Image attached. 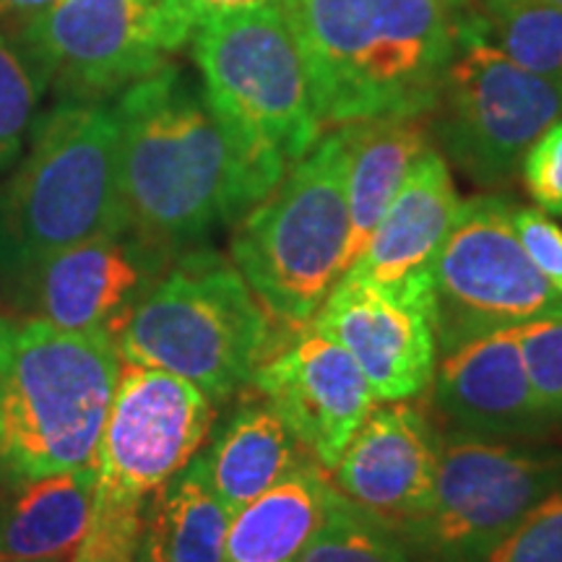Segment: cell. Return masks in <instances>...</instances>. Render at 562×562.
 I'll use <instances>...</instances> for the list:
<instances>
[{
	"mask_svg": "<svg viewBox=\"0 0 562 562\" xmlns=\"http://www.w3.org/2000/svg\"><path fill=\"white\" fill-rule=\"evenodd\" d=\"M170 263L172 256L131 232L97 237L42 261L3 300L19 318L115 341L133 305Z\"/></svg>",
	"mask_w": 562,
	"mask_h": 562,
	"instance_id": "cell-14",
	"label": "cell"
},
{
	"mask_svg": "<svg viewBox=\"0 0 562 562\" xmlns=\"http://www.w3.org/2000/svg\"><path fill=\"white\" fill-rule=\"evenodd\" d=\"M432 385L438 409L463 432L521 435L547 422L526 375L518 328L480 336L440 355Z\"/></svg>",
	"mask_w": 562,
	"mask_h": 562,
	"instance_id": "cell-17",
	"label": "cell"
},
{
	"mask_svg": "<svg viewBox=\"0 0 562 562\" xmlns=\"http://www.w3.org/2000/svg\"><path fill=\"white\" fill-rule=\"evenodd\" d=\"M472 562H562V487L537 503Z\"/></svg>",
	"mask_w": 562,
	"mask_h": 562,
	"instance_id": "cell-28",
	"label": "cell"
},
{
	"mask_svg": "<svg viewBox=\"0 0 562 562\" xmlns=\"http://www.w3.org/2000/svg\"><path fill=\"white\" fill-rule=\"evenodd\" d=\"M144 510L146 503L94 490L89 526L68 562H136Z\"/></svg>",
	"mask_w": 562,
	"mask_h": 562,
	"instance_id": "cell-27",
	"label": "cell"
},
{
	"mask_svg": "<svg viewBox=\"0 0 562 562\" xmlns=\"http://www.w3.org/2000/svg\"><path fill=\"white\" fill-rule=\"evenodd\" d=\"M562 487V456L456 432L440 440L432 505L406 544L438 562H472Z\"/></svg>",
	"mask_w": 562,
	"mask_h": 562,
	"instance_id": "cell-10",
	"label": "cell"
},
{
	"mask_svg": "<svg viewBox=\"0 0 562 562\" xmlns=\"http://www.w3.org/2000/svg\"><path fill=\"white\" fill-rule=\"evenodd\" d=\"M42 91L58 102H104L165 66L149 0H60L11 34Z\"/></svg>",
	"mask_w": 562,
	"mask_h": 562,
	"instance_id": "cell-11",
	"label": "cell"
},
{
	"mask_svg": "<svg viewBox=\"0 0 562 562\" xmlns=\"http://www.w3.org/2000/svg\"><path fill=\"white\" fill-rule=\"evenodd\" d=\"M191 42L203 97L235 151L252 209L323 131L297 37L284 5L266 3L214 13Z\"/></svg>",
	"mask_w": 562,
	"mask_h": 562,
	"instance_id": "cell-3",
	"label": "cell"
},
{
	"mask_svg": "<svg viewBox=\"0 0 562 562\" xmlns=\"http://www.w3.org/2000/svg\"><path fill=\"white\" fill-rule=\"evenodd\" d=\"M214 417L199 385L123 362L97 448V490L146 503L201 453Z\"/></svg>",
	"mask_w": 562,
	"mask_h": 562,
	"instance_id": "cell-12",
	"label": "cell"
},
{
	"mask_svg": "<svg viewBox=\"0 0 562 562\" xmlns=\"http://www.w3.org/2000/svg\"><path fill=\"white\" fill-rule=\"evenodd\" d=\"M446 3L451 5V9L461 11V13H469V11L480 9V0H446Z\"/></svg>",
	"mask_w": 562,
	"mask_h": 562,
	"instance_id": "cell-35",
	"label": "cell"
},
{
	"mask_svg": "<svg viewBox=\"0 0 562 562\" xmlns=\"http://www.w3.org/2000/svg\"><path fill=\"white\" fill-rule=\"evenodd\" d=\"M513 206L503 195L463 201L435 256L430 279L440 355L503 328L562 318V294L524 252Z\"/></svg>",
	"mask_w": 562,
	"mask_h": 562,
	"instance_id": "cell-9",
	"label": "cell"
},
{
	"mask_svg": "<svg viewBox=\"0 0 562 562\" xmlns=\"http://www.w3.org/2000/svg\"><path fill=\"white\" fill-rule=\"evenodd\" d=\"M229 518L199 453L146 501L144 533L165 562H224Z\"/></svg>",
	"mask_w": 562,
	"mask_h": 562,
	"instance_id": "cell-23",
	"label": "cell"
},
{
	"mask_svg": "<svg viewBox=\"0 0 562 562\" xmlns=\"http://www.w3.org/2000/svg\"><path fill=\"white\" fill-rule=\"evenodd\" d=\"M149 3H154V0H149Z\"/></svg>",
	"mask_w": 562,
	"mask_h": 562,
	"instance_id": "cell-37",
	"label": "cell"
},
{
	"mask_svg": "<svg viewBox=\"0 0 562 562\" xmlns=\"http://www.w3.org/2000/svg\"><path fill=\"white\" fill-rule=\"evenodd\" d=\"M269 341L271 318L248 281L203 245L172 258L115 334L123 362L172 372L214 404L248 389Z\"/></svg>",
	"mask_w": 562,
	"mask_h": 562,
	"instance_id": "cell-6",
	"label": "cell"
},
{
	"mask_svg": "<svg viewBox=\"0 0 562 562\" xmlns=\"http://www.w3.org/2000/svg\"><path fill=\"white\" fill-rule=\"evenodd\" d=\"M562 117V81L516 66L492 45L480 9L461 16L459 47L427 123L474 186L513 180L524 154Z\"/></svg>",
	"mask_w": 562,
	"mask_h": 562,
	"instance_id": "cell-8",
	"label": "cell"
},
{
	"mask_svg": "<svg viewBox=\"0 0 562 562\" xmlns=\"http://www.w3.org/2000/svg\"><path fill=\"white\" fill-rule=\"evenodd\" d=\"M518 344L539 409L547 419L562 417V318L518 326Z\"/></svg>",
	"mask_w": 562,
	"mask_h": 562,
	"instance_id": "cell-29",
	"label": "cell"
},
{
	"mask_svg": "<svg viewBox=\"0 0 562 562\" xmlns=\"http://www.w3.org/2000/svg\"><path fill=\"white\" fill-rule=\"evenodd\" d=\"M321 125L430 115L459 47L446 0H281Z\"/></svg>",
	"mask_w": 562,
	"mask_h": 562,
	"instance_id": "cell-2",
	"label": "cell"
},
{
	"mask_svg": "<svg viewBox=\"0 0 562 562\" xmlns=\"http://www.w3.org/2000/svg\"><path fill=\"white\" fill-rule=\"evenodd\" d=\"M136 562H165L161 560V554L157 552V547L151 544V539L146 537H140V547H138V558H136Z\"/></svg>",
	"mask_w": 562,
	"mask_h": 562,
	"instance_id": "cell-34",
	"label": "cell"
},
{
	"mask_svg": "<svg viewBox=\"0 0 562 562\" xmlns=\"http://www.w3.org/2000/svg\"><path fill=\"white\" fill-rule=\"evenodd\" d=\"M250 385L261 391L302 451L328 474L378 406L360 364L311 323L294 328V339L284 349L263 357Z\"/></svg>",
	"mask_w": 562,
	"mask_h": 562,
	"instance_id": "cell-15",
	"label": "cell"
},
{
	"mask_svg": "<svg viewBox=\"0 0 562 562\" xmlns=\"http://www.w3.org/2000/svg\"><path fill=\"white\" fill-rule=\"evenodd\" d=\"M42 97L45 91L26 66L24 55L0 30V175L9 172L21 157L40 115Z\"/></svg>",
	"mask_w": 562,
	"mask_h": 562,
	"instance_id": "cell-26",
	"label": "cell"
},
{
	"mask_svg": "<svg viewBox=\"0 0 562 562\" xmlns=\"http://www.w3.org/2000/svg\"><path fill=\"white\" fill-rule=\"evenodd\" d=\"M484 32L531 74L562 81V9L547 0H480Z\"/></svg>",
	"mask_w": 562,
	"mask_h": 562,
	"instance_id": "cell-24",
	"label": "cell"
},
{
	"mask_svg": "<svg viewBox=\"0 0 562 562\" xmlns=\"http://www.w3.org/2000/svg\"><path fill=\"white\" fill-rule=\"evenodd\" d=\"M121 368L110 336L0 315V487L91 467Z\"/></svg>",
	"mask_w": 562,
	"mask_h": 562,
	"instance_id": "cell-5",
	"label": "cell"
},
{
	"mask_svg": "<svg viewBox=\"0 0 562 562\" xmlns=\"http://www.w3.org/2000/svg\"><path fill=\"white\" fill-rule=\"evenodd\" d=\"M339 128L344 131L349 151L347 266H351L360 258L391 199L402 188L406 172L422 154L432 149V133L427 115L375 117Z\"/></svg>",
	"mask_w": 562,
	"mask_h": 562,
	"instance_id": "cell-20",
	"label": "cell"
},
{
	"mask_svg": "<svg viewBox=\"0 0 562 562\" xmlns=\"http://www.w3.org/2000/svg\"><path fill=\"white\" fill-rule=\"evenodd\" d=\"M311 326L349 351L378 402H409L432 385L438 339L430 273L398 284L341 277Z\"/></svg>",
	"mask_w": 562,
	"mask_h": 562,
	"instance_id": "cell-13",
	"label": "cell"
},
{
	"mask_svg": "<svg viewBox=\"0 0 562 562\" xmlns=\"http://www.w3.org/2000/svg\"><path fill=\"white\" fill-rule=\"evenodd\" d=\"M97 467L0 487V562H68L91 518Z\"/></svg>",
	"mask_w": 562,
	"mask_h": 562,
	"instance_id": "cell-19",
	"label": "cell"
},
{
	"mask_svg": "<svg viewBox=\"0 0 562 562\" xmlns=\"http://www.w3.org/2000/svg\"><path fill=\"white\" fill-rule=\"evenodd\" d=\"M201 456L211 487L229 513L240 510L302 463L313 461L266 398L237 409Z\"/></svg>",
	"mask_w": 562,
	"mask_h": 562,
	"instance_id": "cell-22",
	"label": "cell"
},
{
	"mask_svg": "<svg viewBox=\"0 0 562 562\" xmlns=\"http://www.w3.org/2000/svg\"><path fill=\"white\" fill-rule=\"evenodd\" d=\"M58 3L60 0H0V30L11 37L13 32Z\"/></svg>",
	"mask_w": 562,
	"mask_h": 562,
	"instance_id": "cell-33",
	"label": "cell"
},
{
	"mask_svg": "<svg viewBox=\"0 0 562 562\" xmlns=\"http://www.w3.org/2000/svg\"><path fill=\"white\" fill-rule=\"evenodd\" d=\"M518 170L537 209L562 216V117L533 140Z\"/></svg>",
	"mask_w": 562,
	"mask_h": 562,
	"instance_id": "cell-30",
	"label": "cell"
},
{
	"mask_svg": "<svg viewBox=\"0 0 562 562\" xmlns=\"http://www.w3.org/2000/svg\"><path fill=\"white\" fill-rule=\"evenodd\" d=\"M266 3H281V0H154V9H157L159 32L167 53H175L186 42H191L193 32L214 13Z\"/></svg>",
	"mask_w": 562,
	"mask_h": 562,
	"instance_id": "cell-32",
	"label": "cell"
},
{
	"mask_svg": "<svg viewBox=\"0 0 562 562\" xmlns=\"http://www.w3.org/2000/svg\"><path fill=\"white\" fill-rule=\"evenodd\" d=\"M461 203L446 157L427 149L406 172L360 258L344 277L398 284L430 273L435 256L459 220Z\"/></svg>",
	"mask_w": 562,
	"mask_h": 562,
	"instance_id": "cell-18",
	"label": "cell"
},
{
	"mask_svg": "<svg viewBox=\"0 0 562 562\" xmlns=\"http://www.w3.org/2000/svg\"><path fill=\"white\" fill-rule=\"evenodd\" d=\"M297 562H438L357 513L334 490L318 533Z\"/></svg>",
	"mask_w": 562,
	"mask_h": 562,
	"instance_id": "cell-25",
	"label": "cell"
},
{
	"mask_svg": "<svg viewBox=\"0 0 562 562\" xmlns=\"http://www.w3.org/2000/svg\"><path fill=\"white\" fill-rule=\"evenodd\" d=\"M347 138L336 125L235 222L232 263L271 321L311 323L347 273Z\"/></svg>",
	"mask_w": 562,
	"mask_h": 562,
	"instance_id": "cell-7",
	"label": "cell"
},
{
	"mask_svg": "<svg viewBox=\"0 0 562 562\" xmlns=\"http://www.w3.org/2000/svg\"><path fill=\"white\" fill-rule=\"evenodd\" d=\"M334 484L307 461L284 480L232 513L224 562H297L318 533Z\"/></svg>",
	"mask_w": 562,
	"mask_h": 562,
	"instance_id": "cell-21",
	"label": "cell"
},
{
	"mask_svg": "<svg viewBox=\"0 0 562 562\" xmlns=\"http://www.w3.org/2000/svg\"><path fill=\"white\" fill-rule=\"evenodd\" d=\"M0 182V294L42 261L128 232L121 199V128L104 102H58Z\"/></svg>",
	"mask_w": 562,
	"mask_h": 562,
	"instance_id": "cell-4",
	"label": "cell"
},
{
	"mask_svg": "<svg viewBox=\"0 0 562 562\" xmlns=\"http://www.w3.org/2000/svg\"><path fill=\"white\" fill-rule=\"evenodd\" d=\"M440 438L417 406L378 404L331 469L334 490L402 542L432 505Z\"/></svg>",
	"mask_w": 562,
	"mask_h": 562,
	"instance_id": "cell-16",
	"label": "cell"
},
{
	"mask_svg": "<svg viewBox=\"0 0 562 562\" xmlns=\"http://www.w3.org/2000/svg\"><path fill=\"white\" fill-rule=\"evenodd\" d=\"M513 229L537 271L562 294V227L542 209L513 206Z\"/></svg>",
	"mask_w": 562,
	"mask_h": 562,
	"instance_id": "cell-31",
	"label": "cell"
},
{
	"mask_svg": "<svg viewBox=\"0 0 562 562\" xmlns=\"http://www.w3.org/2000/svg\"><path fill=\"white\" fill-rule=\"evenodd\" d=\"M547 3H554V5H560V9H562V0H547Z\"/></svg>",
	"mask_w": 562,
	"mask_h": 562,
	"instance_id": "cell-36",
	"label": "cell"
},
{
	"mask_svg": "<svg viewBox=\"0 0 562 562\" xmlns=\"http://www.w3.org/2000/svg\"><path fill=\"white\" fill-rule=\"evenodd\" d=\"M112 110L133 237L175 258L248 214L235 151L186 70L165 63L117 94Z\"/></svg>",
	"mask_w": 562,
	"mask_h": 562,
	"instance_id": "cell-1",
	"label": "cell"
}]
</instances>
